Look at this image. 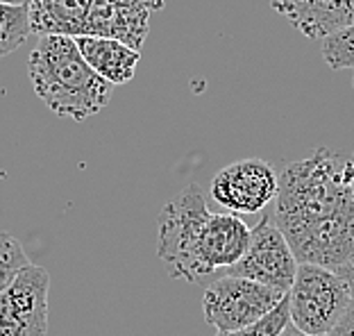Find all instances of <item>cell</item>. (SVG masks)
Instances as JSON below:
<instances>
[{"instance_id":"obj_16","label":"cell","mask_w":354,"mask_h":336,"mask_svg":"<svg viewBox=\"0 0 354 336\" xmlns=\"http://www.w3.org/2000/svg\"><path fill=\"white\" fill-rule=\"evenodd\" d=\"M30 263L21 241L7 232H0V291Z\"/></svg>"},{"instance_id":"obj_10","label":"cell","mask_w":354,"mask_h":336,"mask_svg":"<svg viewBox=\"0 0 354 336\" xmlns=\"http://www.w3.org/2000/svg\"><path fill=\"white\" fill-rule=\"evenodd\" d=\"M270 5L300 35L316 41L354 26V0H270Z\"/></svg>"},{"instance_id":"obj_17","label":"cell","mask_w":354,"mask_h":336,"mask_svg":"<svg viewBox=\"0 0 354 336\" xmlns=\"http://www.w3.org/2000/svg\"><path fill=\"white\" fill-rule=\"evenodd\" d=\"M327 336H354V298L350 302L348 311H345V316L341 318V323L336 325Z\"/></svg>"},{"instance_id":"obj_9","label":"cell","mask_w":354,"mask_h":336,"mask_svg":"<svg viewBox=\"0 0 354 336\" xmlns=\"http://www.w3.org/2000/svg\"><path fill=\"white\" fill-rule=\"evenodd\" d=\"M279 175L263 159H241L212 180V198L232 214H257L277 196Z\"/></svg>"},{"instance_id":"obj_19","label":"cell","mask_w":354,"mask_h":336,"mask_svg":"<svg viewBox=\"0 0 354 336\" xmlns=\"http://www.w3.org/2000/svg\"><path fill=\"white\" fill-rule=\"evenodd\" d=\"M279 336H318V334H307V332L297 330L295 325H291V323H288V325L284 327V332H281Z\"/></svg>"},{"instance_id":"obj_12","label":"cell","mask_w":354,"mask_h":336,"mask_svg":"<svg viewBox=\"0 0 354 336\" xmlns=\"http://www.w3.org/2000/svg\"><path fill=\"white\" fill-rule=\"evenodd\" d=\"M77 50L102 80L109 84H127L136 75V66L141 62V50H134L118 39L109 37H73Z\"/></svg>"},{"instance_id":"obj_13","label":"cell","mask_w":354,"mask_h":336,"mask_svg":"<svg viewBox=\"0 0 354 336\" xmlns=\"http://www.w3.org/2000/svg\"><path fill=\"white\" fill-rule=\"evenodd\" d=\"M30 35V7L0 3V57H7L14 50H19Z\"/></svg>"},{"instance_id":"obj_20","label":"cell","mask_w":354,"mask_h":336,"mask_svg":"<svg viewBox=\"0 0 354 336\" xmlns=\"http://www.w3.org/2000/svg\"><path fill=\"white\" fill-rule=\"evenodd\" d=\"M5 5H30V0H0Z\"/></svg>"},{"instance_id":"obj_5","label":"cell","mask_w":354,"mask_h":336,"mask_svg":"<svg viewBox=\"0 0 354 336\" xmlns=\"http://www.w3.org/2000/svg\"><path fill=\"white\" fill-rule=\"evenodd\" d=\"M286 295L291 325L318 336L332 332L352 302V295L339 273L318 263H297L295 279Z\"/></svg>"},{"instance_id":"obj_21","label":"cell","mask_w":354,"mask_h":336,"mask_svg":"<svg viewBox=\"0 0 354 336\" xmlns=\"http://www.w3.org/2000/svg\"><path fill=\"white\" fill-rule=\"evenodd\" d=\"M352 91H354V75H352Z\"/></svg>"},{"instance_id":"obj_3","label":"cell","mask_w":354,"mask_h":336,"mask_svg":"<svg viewBox=\"0 0 354 336\" xmlns=\"http://www.w3.org/2000/svg\"><path fill=\"white\" fill-rule=\"evenodd\" d=\"M164 0H30V26L39 37H109L141 50L150 14Z\"/></svg>"},{"instance_id":"obj_15","label":"cell","mask_w":354,"mask_h":336,"mask_svg":"<svg viewBox=\"0 0 354 336\" xmlns=\"http://www.w3.org/2000/svg\"><path fill=\"white\" fill-rule=\"evenodd\" d=\"M323 57L329 68H354V26L323 39Z\"/></svg>"},{"instance_id":"obj_14","label":"cell","mask_w":354,"mask_h":336,"mask_svg":"<svg viewBox=\"0 0 354 336\" xmlns=\"http://www.w3.org/2000/svg\"><path fill=\"white\" fill-rule=\"evenodd\" d=\"M288 323H291V311H288V295H284L277 302V307L270 309L257 323L241 327V330L234 332H218L216 336H279Z\"/></svg>"},{"instance_id":"obj_2","label":"cell","mask_w":354,"mask_h":336,"mask_svg":"<svg viewBox=\"0 0 354 336\" xmlns=\"http://www.w3.org/2000/svg\"><path fill=\"white\" fill-rule=\"evenodd\" d=\"M28 73L37 98L59 118L86 121L109 105L114 84L102 80L77 50L73 37L44 35L32 48Z\"/></svg>"},{"instance_id":"obj_7","label":"cell","mask_w":354,"mask_h":336,"mask_svg":"<svg viewBox=\"0 0 354 336\" xmlns=\"http://www.w3.org/2000/svg\"><path fill=\"white\" fill-rule=\"evenodd\" d=\"M297 273V259L288 245L286 236L272 221V214H266L263 218L252 227L250 245L239 263L225 270V275L248 277L252 282L270 286V289L288 293Z\"/></svg>"},{"instance_id":"obj_22","label":"cell","mask_w":354,"mask_h":336,"mask_svg":"<svg viewBox=\"0 0 354 336\" xmlns=\"http://www.w3.org/2000/svg\"><path fill=\"white\" fill-rule=\"evenodd\" d=\"M352 196H354V184H352Z\"/></svg>"},{"instance_id":"obj_4","label":"cell","mask_w":354,"mask_h":336,"mask_svg":"<svg viewBox=\"0 0 354 336\" xmlns=\"http://www.w3.org/2000/svg\"><path fill=\"white\" fill-rule=\"evenodd\" d=\"M212 212L198 184H189L182 194L168 200L159 214L157 254L166 263L168 273L189 284L209 279L203 261V232Z\"/></svg>"},{"instance_id":"obj_6","label":"cell","mask_w":354,"mask_h":336,"mask_svg":"<svg viewBox=\"0 0 354 336\" xmlns=\"http://www.w3.org/2000/svg\"><path fill=\"white\" fill-rule=\"evenodd\" d=\"M284 295L248 277L223 275L207 286L203 314L216 332H234L263 318Z\"/></svg>"},{"instance_id":"obj_11","label":"cell","mask_w":354,"mask_h":336,"mask_svg":"<svg viewBox=\"0 0 354 336\" xmlns=\"http://www.w3.org/2000/svg\"><path fill=\"white\" fill-rule=\"evenodd\" d=\"M252 230L239 214H212L203 232V261L209 275L232 268L250 245Z\"/></svg>"},{"instance_id":"obj_8","label":"cell","mask_w":354,"mask_h":336,"mask_svg":"<svg viewBox=\"0 0 354 336\" xmlns=\"http://www.w3.org/2000/svg\"><path fill=\"white\" fill-rule=\"evenodd\" d=\"M50 273L28 263L0 291V336H46Z\"/></svg>"},{"instance_id":"obj_1","label":"cell","mask_w":354,"mask_h":336,"mask_svg":"<svg viewBox=\"0 0 354 336\" xmlns=\"http://www.w3.org/2000/svg\"><path fill=\"white\" fill-rule=\"evenodd\" d=\"M352 184L354 159L327 148L281 171L270 214L297 263L336 270L354 254Z\"/></svg>"},{"instance_id":"obj_18","label":"cell","mask_w":354,"mask_h":336,"mask_svg":"<svg viewBox=\"0 0 354 336\" xmlns=\"http://www.w3.org/2000/svg\"><path fill=\"white\" fill-rule=\"evenodd\" d=\"M336 273H339V277L345 282V286H348L350 295L354 298V254H352V257H350L348 261L341 263V266L336 268Z\"/></svg>"}]
</instances>
